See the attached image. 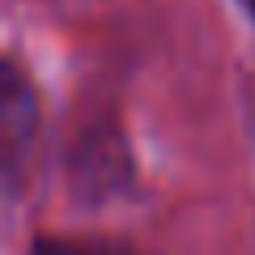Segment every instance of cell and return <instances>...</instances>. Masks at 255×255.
I'll use <instances>...</instances> for the list:
<instances>
[{"label":"cell","mask_w":255,"mask_h":255,"mask_svg":"<svg viewBox=\"0 0 255 255\" xmlns=\"http://www.w3.org/2000/svg\"><path fill=\"white\" fill-rule=\"evenodd\" d=\"M38 136V98L21 68L0 60V187L13 183L30 162Z\"/></svg>","instance_id":"obj_1"},{"label":"cell","mask_w":255,"mask_h":255,"mask_svg":"<svg viewBox=\"0 0 255 255\" xmlns=\"http://www.w3.org/2000/svg\"><path fill=\"white\" fill-rule=\"evenodd\" d=\"M247 9H251V17H255V0H247Z\"/></svg>","instance_id":"obj_3"},{"label":"cell","mask_w":255,"mask_h":255,"mask_svg":"<svg viewBox=\"0 0 255 255\" xmlns=\"http://www.w3.org/2000/svg\"><path fill=\"white\" fill-rule=\"evenodd\" d=\"M34 255H128V251L107 238H43Z\"/></svg>","instance_id":"obj_2"}]
</instances>
